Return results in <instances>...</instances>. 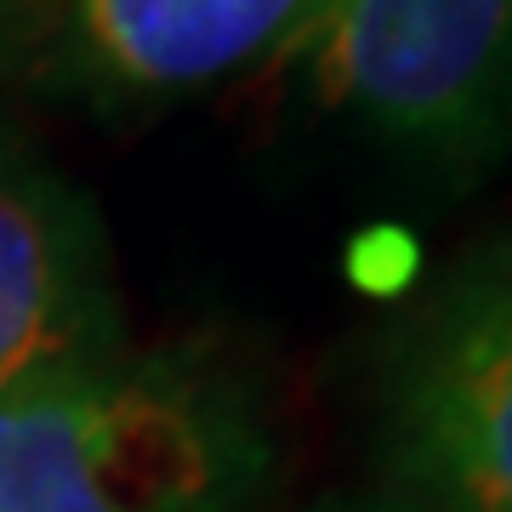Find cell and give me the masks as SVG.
Returning <instances> with one entry per match:
<instances>
[{
  "label": "cell",
  "instance_id": "obj_1",
  "mask_svg": "<svg viewBox=\"0 0 512 512\" xmlns=\"http://www.w3.org/2000/svg\"><path fill=\"white\" fill-rule=\"evenodd\" d=\"M274 444L228 370L92 353L0 393V512H251Z\"/></svg>",
  "mask_w": 512,
  "mask_h": 512
},
{
  "label": "cell",
  "instance_id": "obj_2",
  "mask_svg": "<svg viewBox=\"0 0 512 512\" xmlns=\"http://www.w3.org/2000/svg\"><path fill=\"white\" fill-rule=\"evenodd\" d=\"M313 109L421 188L512 154V0H325L291 46Z\"/></svg>",
  "mask_w": 512,
  "mask_h": 512
},
{
  "label": "cell",
  "instance_id": "obj_3",
  "mask_svg": "<svg viewBox=\"0 0 512 512\" xmlns=\"http://www.w3.org/2000/svg\"><path fill=\"white\" fill-rule=\"evenodd\" d=\"M387 484L433 512H512V239L467 256L404 330Z\"/></svg>",
  "mask_w": 512,
  "mask_h": 512
},
{
  "label": "cell",
  "instance_id": "obj_4",
  "mask_svg": "<svg viewBox=\"0 0 512 512\" xmlns=\"http://www.w3.org/2000/svg\"><path fill=\"white\" fill-rule=\"evenodd\" d=\"M325 0H0V63L80 103H171L291 52Z\"/></svg>",
  "mask_w": 512,
  "mask_h": 512
},
{
  "label": "cell",
  "instance_id": "obj_5",
  "mask_svg": "<svg viewBox=\"0 0 512 512\" xmlns=\"http://www.w3.org/2000/svg\"><path fill=\"white\" fill-rule=\"evenodd\" d=\"M114 348L126 330L92 200L0 114V393Z\"/></svg>",
  "mask_w": 512,
  "mask_h": 512
},
{
  "label": "cell",
  "instance_id": "obj_6",
  "mask_svg": "<svg viewBox=\"0 0 512 512\" xmlns=\"http://www.w3.org/2000/svg\"><path fill=\"white\" fill-rule=\"evenodd\" d=\"M319 512H433V507L387 484V490H365V495H336V501H325Z\"/></svg>",
  "mask_w": 512,
  "mask_h": 512
}]
</instances>
